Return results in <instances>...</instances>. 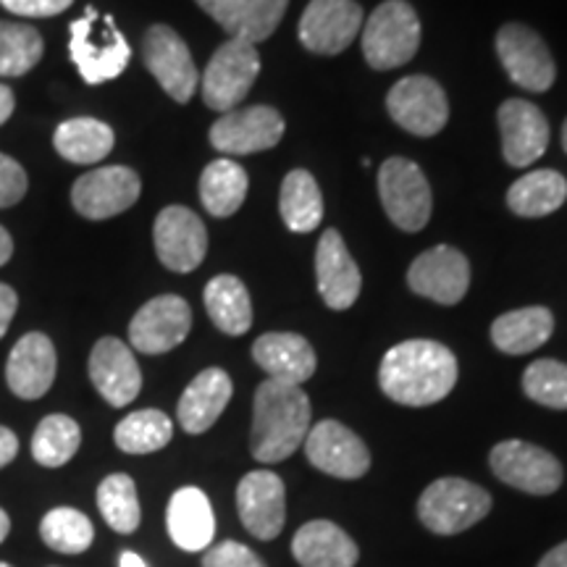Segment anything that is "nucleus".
<instances>
[{
    "label": "nucleus",
    "instance_id": "16",
    "mask_svg": "<svg viewBox=\"0 0 567 567\" xmlns=\"http://www.w3.org/2000/svg\"><path fill=\"white\" fill-rule=\"evenodd\" d=\"M302 444L310 465L318 467L326 476L354 481L363 478L368 467H371V452H368L363 439L339 421H321L310 425Z\"/></svg>",
    "mask_w": 567,
    "mask_h": 567
},
{
    "label": "nucleus",
    "instance_id": "32",
    "mask_svg": "<svg viewBox=\"0 0 567 567\" xmlns=\"http://www.w3.org/2000/svg\"><path fill=\"white\" fill-rule=\"evenodd\" d=\"M567 200V182L559 172L551 168H536L520 176L513 187L507 189V205L515 216L542 218L563 208Z\"/></svg>",
    "mask_w": 567,
    "mask_h": 567
},
{
    "label": "nucleus",
    "instance_id": "38",
    "mask_svg": "<svg viewBox=\"0 0 567 567\" xmlns=\"http://www.w3.org/2000/svg\"><path fill=\"white\" fill-rule=\"evenodd\" d=\"M45 53V40L30 24L0 21V76H24Z\"/></svg>",
    "mask_w": 567,
    "mask_h": 567
},
{
    "label": "nucleus",
    "instance_id": "26",
    "mask_svg": "<svg viewBox=\"0 0 567 567\" xmlns=\"http://www.w3.org/2000/svg\"><path fill=\"white\" fill-rule=\"evenodd\" d=\"M231 379L221 368H205L189 381L184 389L179 408H176V417L187 434H205L210 425H216L218 417L229 405L231 400Z\"/></svg>",
    "mask_w": 567,
    "mask_h": 567
},
{
    "label": "nucleus",
    "instance_id": "42",
    "mask_svg": "<svg viewBox=\"0 0 567 567\" xmlns=\"http://www.w3.org/2000/svg\"><path fill=\"white\" fill-rule=\"evenodd\" d=\"M27 187H30V182H27V172L21 168V163L0 153V208H11V205L21 203Z\"/></svg>",
    "mask_w": 567,
    "mask_h": 567
},
{
    "label": "nucleus",
    "instance_id": "52",
    "mask_svg": "<svg viewBox=\"0 0 567 567\" xmlns=\"http://www.w3.org/2000/svg\"><path fill=\"white\" fill-rule=\"evenodd\" d=\"M0 567H13V565H9V563H0Z\"/></svg>",
    "mask_w": 567,
    "mask_h": 567
},
{
    "label": "nucleus",
    "instance_id": "43",
    "mask_svg": "<svg viewBox=\"0 0 567 567\" xmlns=\"http://www.w3.org/2000/svg\"><path fill=\"white\" fill-rule=\"evenodd\" d=\"M71 3H74V0H0V6H3L6 11L34 19L55 17V13L66 11Z\"/></svg>",
    "mask_w": 567,
    "mask_h": 567
},
{
    "label": "nucleus",
    "instance_id": "1",
    "mask_svg": "<svg viewBox=\"0 0 567 567\" xmlns=\"http://www.w3.org/2000/svg\"><path fill=\"white\" fill-rule=\"evenodd\" d=\"M457 371V358L450 347L431 339H408L384 354L379 386L396 405L429 408L455 389Z\"/></svg>",
    "mask_w": 567,
    "mask_h": 567
},
{
    "label": "nucleus",
    "instance_id": "27",
    "mask_svg": "<svg viewBox=\"0 0 567 567\" xmlns=\"http://www.w3.org/2000/svg\"><path fill=\"white\" fill-rule=\"evenodd\" d=\"M166 528L176 547L205 551L216 536V515L203 488L184 486L172 496L166 509Z\"/></svg>",
    "mask_w": 567,
    "mask_h": 567
},
{
    "label": "nucleus",
    "instance_id": "7",
    "mask_svg": "<svg viewBox=\"0 0 567 567\" xmlns=\"http://www.w3.org/2000/svg\"><path fill=\"white\" fill-rule=\"evenodd\" d=\"M379 197L389 221L402 231H421L431 218V187L415 161L394 158L379 168Z\"/></svg>",
    "mask_w": 567,
    "mask_h": 567
},
{
    "label": "nucleus",
    "instance_id": "28",
    "mask_svg": "<svg viewBox=\"0 0 567 567\" xmlns=\"http://www.w3.org/2000/svg\"><path fill=\"white\" fill-rule=\"evenodd\" d=\"M292 555L300 567H354L358 544L331 520H310L292 538Z\"/></svg>",
    "mask_w": 567,
    "mask_h": 567
},
{
    "label": "nucleus",
    "instance_id": "31",
    "mask_svg": "<svg viewBox=\"0 0 567 567\" xmlns=\"http://www.w3.org/2000/svg\"><path fill=\"white\" fill-rule=\"evenodd\" d=\"M53 145L63 161L90 166V163H97L105 155H111L113 145H116V134H113V130L105 122L80 116L69 118V122H63L55 130Z\"/></svg>",
    "mask_w": 567,
    "mask_h": 567
},
{
    "label": "nucleus",
    "instance_id": "12",
    "mask_svg": "<svg viewBox=\"0 0 567 567\" xmlns=\"http://www.w3.org/2000/svg\"><path fill=\"white\" fill-rule=\"evenodd\" d=\"M142 193L137 172L130 166H101L82 174L71 187V205L90 221H105L130 210Z\"/></svg>",
    "mask_w": 567,
    "mask_h": 567
},
{
    "label": "nucleus",
    "instance_id": "37",
    "mask_svg": "<svg viewBox=\"0 0 567 567\" xmlns=\"http://www.w3.org/2000/svg\"><path fill=\"white\" fill-rule=\"evenodd\" d=\"M97 509H101L103 520L116 530V534L130 536L140 528L142 509L137 486H134L132 476L126 473H113V476L103 478L97 486Z\"/></svg>",
    "mask_w": 567,
    "mask_h": 567
},
{
    "label": "nucleus",
    "instance_id": "4",
    "mask_svg": "<svg viewBox=\"0 0 567 567\" xmlns=\"http://www.w3.org/2000/svg\"><path fill=\"white\" fill-rule=\"evenodd\" d=\"M492 513V494L465 478H436L417 499V517L431 534L455 536Z\"/></svg>",
    "mask_w": 567,
    "mask_h": 567
},
{
    "label": "nucleus",
    "instance_id": "25",
    "mask_svg": "<svg viewBox=\"0 0 567 567\" xmlns=\"http://www.w3.org/2000/svg\"><path fill=\"white\" fill-rule=\"evenodd\" d=\"M252 360L281 384L302 386L316 373V350L308 339L289 331H271L252 344Z\"/></svg>",
    "mask_w": 567,
    "mask_h": 567
},
{
    "label": "nucleus",
    "instance_id": "10",
    "mask_svg": "<svg viewBox=\"0 0 567 567\" xmlns=\"http://www.w3.org/2000/svg\"><path fill=\"white\" fill-rule=\"evenodd\" d=\"M496 55L517 87L547 92L557 80V66L547 42L526 24L509 21L496 32Z\"/></svg>",
    "mask_w": 567,
    "mask_h": 567
},
{
    "label": "nucleus",
    "instance_id": "2",
    "mask_svg": "<svg viewBox=\"0 0 567 567\" xmlns=\"http://www.w3.org/2000/svg\"><path fill=\"white\" fill-rule=\"evenodd\" d=\"M310 417L313 408L300 386L266 379L252 400V457L266 465L292 457L308 436Z\"/></svg>",
    "mask_w": 567,
    "mask_h": 567
},
{
    "label": "nucleus",
    "instance_id": "29",
    "mask_svg": "<svg viewBox=\"0 0 567 567\" xmlns=\"http://www.w3.org/2000/svg\"><path fill=\"white\" fill-rule=\"evenodd\" d=\"M551 334H555V316L542 305L509 310L492 323V342L505 354L534 352L542 344H547Z\"/></svg>",
    "mask_w": 567,
    "mask_h": 567
},
{
    "label": "nucleus",
    "instance_id": "33",
    "mask_svg": "<svg viewBox=\"0 0 567 567\" xmlns=\"http://www.w3.org/2000/svg\"><path fill=\"white\" fill-rule=\"evenodd\" d=\"M247 187L250 179L245 168L231 158H218L208 163L200 176V200L210 216L229 218L243 208Z\"/></svg>",
    "mask_w": 567,
    "mask_h": 567
},
{
    "label": "nucleus",
    "instance_id": "39",
    "mask_svg": "<svg viewBox=\"0 0 567 567\" xmlns=\"http://www.w3.org/2000/svg\"><path fill=\"white\" fill-rule=\"evenodd\" d=\"M40 536L53 551L61 555H82L92 547L95 528L90 517L74 507H55L42 517Z\"/></svg>",
    "mask_w": 567,
    "mask_h": 567
},
{
    "label": "nucleus",
    "instance_id": "51",
    "mask_svg": "<svg viewBox=\"0 0 567 567\" xmlns=\"http://www.w3.org/2000/svg\"><path fill=\"white\" fill-rule=\"evenodd\" d=\"M563 147H565V153H567V118H565V124H563Z\"/></svg>",
    "mask_w": 567,
    "mask_h": 567
},
{
    "label": "nucleus",
    "instance_id": "50",
    "mask_svg": "<svg viewBox=\"0 0 567 567\" xmlns=\"http://www.w3.org/2000/svg\"><path fill=\"white\" fill-rule=\"evenodd\" d=\"M9 530H11L9 515H6V509H0V542H6V536H9Z\"/></svg>",
    "mask_w": 567,
    "mask_h": 567
},
{
    "label": "nucleus",
    "instance_id": "30",
    "mask_svg": "<svg viewBox=\"0 0 567 567\" xmlns=\"http://www.w3.org/2000/svg\"><path fill=\"white\" fill-rule=\"evenodd\" d=\"M203 300L216 329H221L229 337L247 334V329L252 326V302L250 292L237 276L221 274L210 279Z\"/></svg>",
    "mask_w": 567,
    "mask_h": 567
},
{
    "label": "nucleus",
    "instance_id": "45",
    "mask_svg": "<svg viewBox=\"0 0 567 567\" xmlns=\"http://www.w3.org/2000/svg\"><path fill=\"white\" fill-rule=\"evenodd\" d=\"M19 452V439L13 434L11 429H6V425H0V467H6L11 463L13 457H17Z\"/></svg>",
    "mask_w": 567,
    "mask_h": 567
},
{
    "label": "nucleus",
    "instance_id": "48",
    "mask_svg": "<svg viewBox=\"0 0 567 567\" xmlns=\"http://www.w3.org/2000/svg\"><path fill=\"white\" fill-rule=\"evenodd\" d=\"M11 255H13V239H11V234L0 226V266L9 264Z\"/></svg>",
    "mask_w": 567,
    "mask_h": 567
},
{
    "label": "nucleus",
    "instance_id": "21",
    "mask_svg": "<svg viewBox=\"0 0 567 567\" xmlns=\"http://www.w3.org/2000/svg\"><path fill=\"white\" fill-rule=\"evenodd\" d=\"M90 381L111 408L132 405L142 389L137 358L122 339L103 337L90 352Z\"/></svg>",
    "mask_w": 567,
    "mask_h": 567
},
{
    "label": "nucleus",
    "instance_id": "46",
    "mask_svg": "<svg viewBox=\"0 0 567 567\" xmlns=\"http://www.w3.org/2000/svg\"><path fill=\"white\" fill-rule=\"evenodd\" d=\"M536 567H567V542L557 544L555 549H549Z\"/></svg>",
    "mask_w": 567,
    "mask_h": 567
},
{
    "label": "nucleus",
    "instance_id": "49",
    "mask_svg": "<svg viewBox=\"0 0 567 567\" xmlns=\"http://www.w3.org/2000/svg\"><path fill=\"white\" fill-rule=\"evenodd\" d=\"M118 567H151V565H147L137 551H122V557H118Z\"/></svg>",
    "mask_w": 567,
    "mask_h": 567
},
{
    "label": "nucleus",
    "instance_id": "17",
    "mask_svg": "<svg viewBox=\"0 0 567 567\" xmlns=\"http://www.w3.org/2000/svg\"><path fill=\"white\" fill-rule=\"evenodd\" d=\"M193 329V310L179 295L153 297L130 323V342L142 354H163L179 347Z\"/></svg>",
    "mask_w": 567,
    "mask_h": 567
},
{
    "label": "nucleus",
    "instance_id": "5",
    "mask_svg": "<svg viewBox=\"0 0 567 567\" xmlns=\"http://www.w3.org/2000/svg\"><path fill=\"white\" fill-rule=\"evenodd\" d=\"M421 48V19L408 0H384L363 27L368 66L389 71L405 66Z\"/></svg>",
    "mask_w": 567,
    "mask_h": 567
},
{
    "label": "nucleus",
    "instance_id": "47",
    "mask_svg": "<svg viewBox=\"0 0 567 567\" xmlns=\"http://www.w3.org/2000/svg\"><path fill=\"white\" fill-rule=\"evenodd\" d=\"M13 105H17V97H13V90L6 87V84H0V126H3V124L11 118Z\"/></svg>",
    "mask_w": 567,
    "mask_h": 567
},
{
    "label": "nucleus",
    "instance_id": "22",
    "mask_svg": "<svg viewBox=\"0 0 567 567\" xmlns=\"http://www.w3.org/2000/svg\"><path fill=\"white\" fill-rule=\"evenodd\" d=\"M316 276L318 295L331 310H347L358 302L363 276L337 229L321 234V243L316 247Z\"/></svg>",
    "mask_w": 567,
    "mask_h": 567
},
{
    "label": "nucleus",
    "instance_id": "19",
    "mask_svg": "<svg viewBox=\"0 0 567 567\" xmlns=\"http://www.w3.org/2000/svg\"><path fill=\"white\" fill-rule=\"evenodd\" d=\"M237 513L247 534L271 542L287 520V488L271 471H252L237 486Z\"/></svg>",
    "mask_w": 567,
    "mask_h": 567
},
{
    "label": "nucleus",
    "instance_id": "3",
    "mask_svg": "<svg viewBox=\"0 0 567 567\" xmlns=\"http://www.w3.org/2000/svg\"><path fill=\"white\" fill-rule=\"evenodd\" d=\"M69 53L74 66L80 69L82 80L92 84H103L124 74L132 61V48L116 19L101 13L95 6H87L84 17L71 21L69 27Z\"/></svg>",
    "mask_w": 567,
    "mask_h": 567
},
{
    "label": "nucleus",
    "instance_id": "9",
    "mask_svg": "<svg viewBox=\"0 0 567 567\" xmlns=\"http://www.w3.org/2000/svg\"><path fill=\"white\" fill-rule=\"evenodd\" d=\"M142 61L168 97L176 103L193 101L200 74H197L187 42L172 27L153 24L142 38Z\"/></svg>",
    "mask_w": 567,
    "mask_h": 567
},
{
    "label": "nucleus",
    "instance_id": "15",
    "mask_svg": "<svg viewBox=\"0 0 567 567\" xmlns=\"http://www.w3.org/2000/svg\"><path fill=\"white\" fill-rule=\"evenodd\" d=\"M153 243L158 260L168 271L189 274L205 260L208 231L195 210L184 205H168L155 218Z\"/></svg>",
    "mask_w": 567,
    "mask_h": 567
},
{
    "label": "nucleus",
    "instance_id": "36",
    "mask_svg": "<svg viewBox=\"0 0 567 567\" xmlns=\"http://www.w3.org/2000/svg\"><path fill=\"white\" fill-rule=\"evenodd\" d=\"M82 429L74 417L69 415H48L42 417L32 436V457L42 467H61L80 452Z\"/></svg>",
    "mask_w": 567,
    "mask_h": 567
},
{
    "label": "nucleus",
    "instance_id": "6",
    "mask_svg": "<svg viewBox=\"0 0 567 567\" xmlns=\"http://www.w3.org/2000/svg\"><path fill=\"white\" fill-rule=\"evenodd\" d=\"M260 74L258 45L245 40H226L200 76L203 101L210 111L229 113L245 101Z\"/></svg>",
    "mask_w": 567,
    "mask_h": 567
},
{
    "label": "nucleus",
    "instance_id": "14",
    "mask_svg": "<svg viewBox=\"0 0 567 567\" xmlns=\"http://www.w3.org/2000/svg\"><path fill=\"white\" fill-rule=\"evenodd\" d=\"M363 30V9L354 0H310L297 34L305 51L339 55Z\"/></svg>",
    "mask_w": 567,
    "mask_h": 567
},
{
    "label": "nucleus",
    "instance_id": "8",
    "mask_svg": "<svg viewBox=\"0 0 567 567\" xmlns=\"http://www.w3.org/2000/svg\"><path fill=\"white\" fill-rule=\"evenodd\" d=\"M488 465L502 484L534 496L555 494L565 478L563 465L551 452L520 439L496 444L488 455Z\"/></svg>",
    "mask_w": 567,
    "mask_h": 567
},
{
    "label": "nucleus",
    "instance_id": "40",
    "mask_svg": "<svg viewBox=\"0 0 567 567\" xmlns=\"http://www.w3.org/2000/svg\"><path fill=\"white\" fill-rule=\"evenodd\" d=\"M523 392L528 400L551 410H567V365L542 358L523 373Z\"/></svg>",
    "mask_w": 567,
    "mask_h": 567
},
{
    "label": "nucleus",
    "instance_id": "11",
    "mask_svg": "<svg viewBox=\"0 0 567 567\" xmlns=\"http://www.w3.org/2000/svg\"><path fill=\"white\" fill-rule=\"evenodd\" d=\"M386 109L394 124L415 134V137H434L450 118L444 87L423 74L405 76V80L396 82L386 95Z\"/></svg>",
    "mask_w": 567,
    "mask_h": 567
},
{
    "label": "nucleus",
    "instance_id": "13",
    "mask_svg": "<svg viewBox=\"0 0 567 567\" xmlns=\"http://www.w3.org/2000/svg\"><path fill=\"white\" fill-rule=\"evenodd\" d=\"M210 145L218 153L250 155L276 147L284 137V116L271 105H247L216 118L210 126Z\"/></svg>",
    "mask_w": 567,
    "mask_h": 567
},
{
    "label": "nucleus",
    "instance_id": "35",
    "mask_svg": "<svg viewBox=\"0 0 567 567\" xmlns=\"http://www.w3.org/2000/svg\"><path fill=\"white\" fill-rule=\"evenodd\" d=\"M174 423L161 410H137L130 413L113 431V442L126 455H151L172 442Z\"/></svg>",
    "mask_w": 567,
    "mask_h": 567
},
{
    "label": "nucleus",
    "instance_id": "41",
    "mask_svg": "<svg viewBox=\"0 0 567 567\" xmlns=\"http://www.w3.org/2000/svg\"><path fill=\"white\" fill-rule=\"evenodd\" d=\"M203 567H266V563L245 544L221 542L205 549Z\"/></svg>",
    "mask_w": 567,
    "mask_h": 567
},
{
    "label": "nucleus",
    "instance_id": "18",
    "mask_svg": "<svg viewBox=\"0 0 567 567\" xmlns=\"http://www.w3.org/2000/svg\"><path fill=\"white\" fill-rule=\"evenodd\" d=\"M408 284L415 295L439 305H457L471 287V264L457 247L439 245L417 255L408 271Z\"/></svg>",
    "mask_w": 567,
    "mask_h": 567
},
{
    "label": "nucleus",
    "instance_id": "24",
    "mask_svg": "<svg viewBox=\"0 0 567 567\" xmlns=\"http://www.w3.org/2000/svg\"><path fill=\"white\" fill-rule=\"evenodd\" d=\"M208 17L231 34L258 45L271 38L287 13L289 0H195Z\"/></svg>",
    "mask_w": 567,
    "mask_h": 567
},
{
    "label": "nucleus",
    "instance_id": "44",
    "mask_svg": "<svg viewBox=\"0 0 567 567\" xmlns=\"http://www.w3.org/2000/svg\"><path fill=\"white\" fill-rule=\"evenodd\" d=\"M17 308H19L17 292H13L9 284L0 281V339H3L6 331H9L13 316H17Z\"/></svg>",
    "mask_w": 567,
    "mask_h": 567
},
{
    "label": "nucleus",
    "instance_id": "23",
    "mask_svg": "<svg viewBox=\"0 0 567 567\" xmlns=\"http://www.w3.org/2000/svg\"><path fill=\"white\" fill-rule=\"evenodd\" d=\"M55 347L51 339L40 331H30L13 344L6 363V384L21 400H40L42 394L51 392L55 381Z\"/></svg>",
    "mask_w": 567,
    "mask_h": 567
},
{
    "label": "nucleus",
    "instance_id": "20",
    "mask_svg": "<svg viewBox=\"0 0 567 567\" xmlns=\"http://www.w3.org/2000/svg\"><path fill=\"white\" fill-rule=\"evenodd\" d=\"M502 155L513 168H526L542 158L549 147V122L542 109L520 97H509L499 105Z\"/></svg>",
    "mask_w": 567,
    "mask_h": 567
},
{
    "label": "nucleus",
    "instance_id": "34",
    "mask_svg": "<svg viewBox=\"0 0 567 567\" xmlns=\"http://www.w3.org/2000/svg\"><path fill=\"white\" fill-rule=\"evenodd\" d=\"M279 210L289 231L308 234L318 229L323 218V195L313 174L305 172V168H295L284 176Z\"/></svg>",
    "mask_w": 567,
    "mask_h": 567
}]
</instances>
